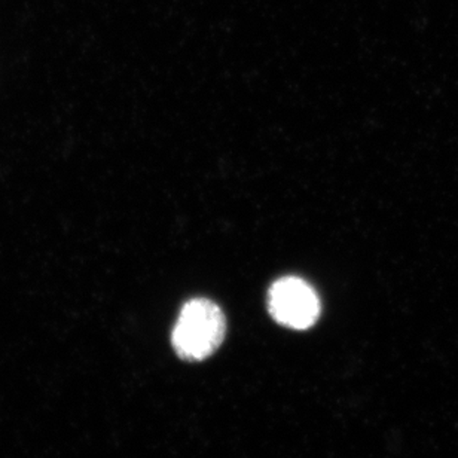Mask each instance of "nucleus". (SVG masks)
I'll return each mask as SVG.
<instances>
[{"mask_svg":"<svg viewBox=\"0 0 458 458\" xmlns=\"http://www.w3.org/2000/svg\"><path fill=\"white\" fill-rule=\"evenodd\" d=\"M225 334V314L213 301L197 298L188 301L177 318L173 347L183 360H204L221 347Z\"/></svg>","mask_w":458,"mask_h":458,"instance_id":"obj_1","label":"nucleus"},{"mask_svg":"<svg viewBox=\"0 0 458 458\" xmlns=\"http://www.w3.org/2000/svg\"><path fill=\"white\" fill-rule=\"evenodd\" d=\"M269 314L295 331L313 327L320 316V300L309 283L298 277L278 278L268 293Z\"/></svg>","mask_w":458,"mask_h":458,"instance_id":"obj_2","label":"nucleus"}]
</instances>
